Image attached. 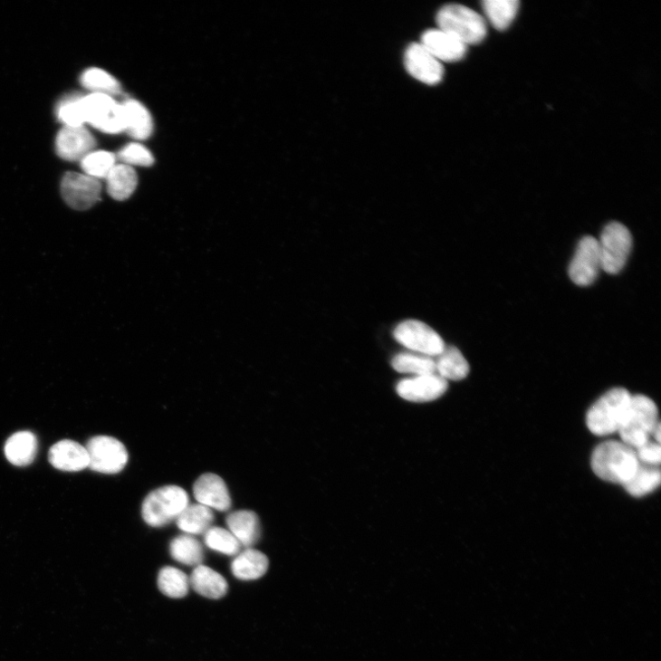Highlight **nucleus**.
I'll list each match as a JSON object with an SVG mask.
<instances>
[{
    "mask_svg": "<svg viewBox=\"0 0 661 661\" xmlns=\"http://www.w3.org/2000/svg\"><path fill=\"white\" fill-rule=\"evenodd\" d=\"M590 466L595 475L615 484H626L639 466L636 451L622 441H608L592 452Z\"/></svg>",
    "mask_w": 661,
    "mask_h": 661,
    "instance_id": "f257e3e1",
    "label": "nucleus"
},
{
    "mask_svg": "<svg viewBox=\"0 0 661 661\" xmlns=\"http://www.w3.org/2000/svg\"><path fill=\"white\" fill-rule=\"evenodd\" d=\"M631 399L632 395L627 388H615L608 390L589 409L586 417L588 429L599 436L618 433Z\"/></svg>",
    "mask_w": 661,
    "mask_h": 661,
    "instance_id": "f03ea898",
    "label": "nucleus"
},
{
    "mask_svg": "<svg viewBox=\"0 0 661 661\" xmlns=\"http://www.w3.org/2000/svg\"><path fill=\"white\" fill-rule=\"evenodd\" d=\"M658 424L656 404L645 395H632L629 409L618 431L621 441L636 450L650 441Z\"/></svg>",
    "mask_w": 661,
    "mask_h": 661,
    "instance_id": "7ed1b4c3",
    "label": "nucleus"
},
{
    "mask_svg": "<svg viewBox=\"0 0 661 661\" xmlns=\"http://www.w3.org/2000/svg\"><path fill=\"white\" fill-rule=\"evenodd\" d=\"M438 29L443 30L465 43L478 44L487 35L484 19L475 11L459 5L442 7L436 15Z\"/></svg>",
    "mask_w": 661,
    "mask_h": 661,
    "instance_id": "20e7f679",
    "label": "nucleus"
},
{
    "mask_svg": "<svg viewBox=\"0 0 661 661\" xmlns=\"http://www.w3.org/2000/svg\"><path fill=\"white\" fill-rule=\"evenodd\" d=\"M188 504L189 497L184 489L168 485L147 496L142 505V515L150 526L162 527L177 520Z\"/></svg>",
    "mask_w": 661,
    "mask_h": 661,
    "instance_id": "39448f33",
    "label": "nucleus"
},
{
    "mask_svg": "<svg viewBox=\"0 0 661 661\" xmlns=\"http://www.w3.org/2000/svg\"><path fill=\"white\" fill-rule=\"evenodd\" d=\"M602 271L616 275L625 267L630 254L633 239L629 230L622 224L608 225L599 240Z\"/></svg>",
    "mask_w": 661,
    "mask_h": 661,
    "instance_id": "423d86ee",
    "label": "nucleus"
},
{
    "mask_svg": "<svg viewBox=\"0 0 661 661\" xmlns=\"http://www.w3.org/2000/svg\"><path fill=\"white\" fill-rule=\"evenodd\" d=\"M86 123L91 124L106 134H120L125 130V115L122 104H118L109 95L92 93L82 97Z\"/></svg>",
    "mask_w": 661,
    "mask_h": 661,
    "instance_id": "0eeeda50",
    "label": "nucleus"
},
{
    "mask_svg": "<svg viewBox=\"0 0 661 661\" xmlns=\"http://www.w3.org/2000/svg\"><path fill=\"white\" fill-rule=\"evenodd\" d=\"M89 454V468L103 474L120 473L128 462L125 445L116 438L99 436L91 438L86 446Z\"/></svg>",
    "mask_w": 661,
    "mask_h": 661,
    "instance_id": "6e6552de",
    "label": "nucleus"
},
{
    "mask_svg": "<svg viewBox=\"0 0 661 661\" xmlns=\"http://www.w3.org/2000/svg\"><path fill=\"white\" fill-rule=\"evenodd\" d=\"M394 338L406 348L427 357H438L445 345L426 323L417 320L403 321L394 330Z\"/></svg>",
    "mask_w": 661,
    "mask_h": 661,
    "instance_id": "1a4fd4ad",
    "label": "nucleus"
},
{
    "mask_svg": "<svg viewBox=\"0 0 661 661\" xmlns=\"http://www.w3.org/2000/svg\"><path fill=\"white\" fill-rule=\"evenodd\" d=\"M100 179L75 172L66 173L61 183L63 200L72 208L86 211L97 205L101 198Z\"/></svg>",
    "mask_w": 661,
    "mask_h": 661,
    "instance_id": "9d476101",
    "label": "nucleus"
},
{
    "mask_svg": "<svg viewBox=\"0 0 661 661\" xmlns=\"http://www.w3.org/2000/svg\"><path fill=\"white\" fill-rule=\"evenodd\" d=\"M600 271L602 262L599 240L585 236L580 241L570 262V278L576 285L587 287L597 281Z\"/></svg>",
    "mask_w": 661,
    "mask_h": 661,
    "instance_id": "9b49d317",
    "label": "nucleus"
},
{
    "mask_svg": "<svg viewBox=\"0 0 661 661\" xmlns=\"http://www.w3.org/2000/svg\"><path fill=\"white\" fill-rule=\"evenodd\" d=\"M407 72L417 81L429 85L439 84L444 77V66L420 43H411L405 54Z\"/></svg>",
    "mask_w": 661,
    "mask_h": 661,
    "instance_id": "f8f14e48",
    "label": "nucleus"
},
{
    "mask_svg": "<svg viewBox=\"0 0 661 661\" xmlns=\"http://www.w3.org/2000/svg\"><path fill=\"white\" fill-rule=\"evenodd\" d=\"M396 388L401 398L408 402L423 404L441 398L448 388V383L435 373L403 379Z\"/></svg>",
    "mask_w": 661,
    "mask_h": 661,
    "instance_id": "ddd939ff",
    "label": "nucleus"
},
{
    "mask_svg": "<svg viewBox=\"0 0 661 661\" xmlns=\"http://www.w3.org/2000/svg\"><path fill=\"white\" fill-rule=\"evenodd\" d=\"M95 146V139L85 126H64L55 140L57 155L68 161H81L93 152Z\"/></svg>",
    "mask_w": 661,
    "mask_h": 661,
    "instance_id": "4468645a",
    "label": "nucleus"
},
{
    "mask_svg": "<svg viewBox=\"0 0 661 661\" xmlns=\"http://www.w3.org/2000/svg\"><path fill=\"white\" fill-rule=\"evenodd\" d=\"M194 497L197 503L210 509L226 512L232 506V500L225 481L214 474H204L193 486Z\"/></svg>",
    "mask_w": 661,
    "mask_h": 661,
    "instance_id": "2eb2a0df",
    "label": "nucleus"
},
{
    "mask_svg": "<svg viewBox=\"0 0 661 661\" xmlns=\"http://www.w3.org/2000/svg\"><path fill=\"white\" fill-rule=\"evenodd\" d=\"M420 43L441 62L460 61L465 57L468 51L465 43L440 29L425 32Z\"/></svg>",
    "mask_w": 661,
    "mask_h": 661,
    "instance_id": "dca6fc26",
    "label": "nucleus"
},
{
    "mask_svg": "<svg viewBox=\"0 0 661 661\" xmlns=\"http://www.w3.org/2000/svg\"><path fill=\"white\" fill-rule=\"evenodd\" d=\"M48 458L53 468L62 472H81L90 465L86 447L72 440H62L53 445Z\"/></svg>",
    "mask_w": 661,
    "mask_h": 661,
    "instance_id": "f3484780",
    "label": "nucleus"
},
{
    "mask_svg": "<svg viewBox=\"0 0 661 661\" xmlns=\"http://www.w3.org/2000/svg\"><path fill=\"white\" fill-rule=\"evenodd\" d=\"M189 582L191 588L202 597L218 600L225 597L228 583L225 578L215 570L200 565L193 570Z\"/></svg>",
    "mask_w": 661,
    "mask_h": 661,
    "instance_id": "a211bd4d",
    "label": "nucleus"
},
{
    "mask_svg": "<svg viewBox=\"0 0 661 661\" xmlns=\"http://www.w3.org/2000/svg\"><path fill=\"white\" fill-rule=\"evenodd\" d=\"M228 531L241 546L251 549L260 539L261 528L257 514L252 511H236L226 517Z\"/></svg>",
    "mask_w": 661,
    "mask_h": 661,
    "instance_id": "6ab92c4d",
    "label": "nucleus"
},
{
    "mask_svg": "<svg viewBox=\"0 0 661 661\" xmlns=\"http://www.w3.org/2000/svg\"><path fill=\"white\" fill-rule=\"evenodd\" d=\"M125 130L137 140L148 139L153 132L154 123L149 110L136 100H128L123 104Z\"/></svg>",
    "mask_w": 661,
    "mask_h": 661,
    "instance_id": "aec40b11",
    "label": "nucleus"
},
{
    "mask_svg": "<svg viewBox=\"0 0 661 661\" xmlns=\"http://www.w3.org/2000/svg\"><path fill=\"white\" fill-rule=\"evenodd\" d=\"M37 450V438L29 431L13 435L6 442L5 448L7 459L17 467H26L32 465Z\"/></svg>",
    "mask_w": 661,
    "mask_h": 661,
    "instance_id": "412c9836",
    "label": "nucleus"
},
{
    "mask_svg": "<svg viewBox=\"0 0 661 661\" xmlns=\"http://www.w3.org/2000/svg\"><path fill=\"white\" fill-rule=\"evenodd\" d=\"M270 561L262 552L246 549L232 561L231 570L241 580H254L267 573Z\"/></svg>",
    "mask_w": 661,
    "mask_h": 661,
    "instance_id": "4be33fe9",
    "label": "nucleus"
},
{
    "mask_svg": "<svg viewBox=\"0 0 661 661\" xmlns=\"http://www.w3.org/2000/svg\"><path fill=\"white\" fill-rule=\"evenodd\" d=\"M105 179L109 195L119 202L127 200L139 185L136 170L124 164H116Z\"/></svg>",
    "mask_w": 661,
    "mask_h": 661,
    "instance_id": "5701e85b",
    "label": "nucleus"
},
{
    "mask_svg": "<svg viewBox=\"0 0 661 661\" xmlns=\"http://www.w3.org/2000/svg\"><path fill=\"white\" fill-rule=\"evenodd\" d=\"M215 521L212 509L200 503L188 504L177 518L180 531L187 535H205Z\"/></svg>",
    "mask_w": 661,
    "mask_h": 661,
    "instance_id": "b1692460",
    "label": "nucleus"
},
{
    "mask_svg": "<svg viewBox=\"0 0 661 661\" xmlns=\"http://www.w3.org/2000/svg\"><path fill=\"white\" fill-rule=\"evenodd\" d=\"M436 372L446 381H459L467 378L470 365L456 348L445 347L436 361Z\"/></svg>",
    "mask_w": 661,
    "mask_h": 661,
    "instance_id": "393cba45",
    "label": "nucleus"
},
{
    "mask_svg": "<svg viewBox=\"0 0 661 661\" xmlns=\"http://www.w3.org/2000/svg\"><path fill=\"white\" fill-rule=\"evenodd\" d=\"M169 551L176 561L186 566H200L205 559L201 542L190 535L175 538L170 543Z\"/></svg>",
    "mask_w": 661,
    "mask_h": 661,
    "instance_id": "a878e982",
    "label": "nucleus"
},
{
    "mask_svg": "<svg viewBox=\"0 0 661 661\" xmlns=\"http://www.w3.org/2000/svg\"><path fill=\"white\" fill-rule=\"evenodd\" d=\"M519 6L518 0H484L483 3L488 21L499 31L507 29L513 24Z\"/></svg>",
    "mask_w": 661,
    "mask_h": 661,
    "instance_id": "bb28decb",
    "label": "nucleus"
},
{
    "mask_svg": "<svg viewBox=\"0 0 661 661\" xmlns=\"http://www.w3.org/2000/svg\"><path fill=\"white\" fill-rule=\"evenodd\" d=\"M660 483L659 467L639 465L635 474L623 486L630 495L640 498L655 492Z\"/></svg>",
    "mask_w": 661,
    "mask_h": 661,
    "instance_id": "cd10ccee",
    "label": "nucleus"
},
{
    "mask_svg": "<svg viewBox=\"0 0 661 661\" xmlns=\"http://www.w3.org/2000/svg\"><path fill=\"white\" fill-rule=\"evenodd\" d=\"M158 585L166 597L180 599L186 597L190 588L189 578L174 567L163 568L158 577Z\"/></svg>",
    "mask_w": 661,
    "mask_h": 661,
    "instance_id": "c85d7f7f",
    "label": "nucleus"
},
{
    "mask_svg": "<svg viewBox=\"0 0 661 661\" xmlns=\"http://www.w3.org/2000/svg\"><path fill=\"white\" fill-rule=\"evenodd\" d=\"M392 368L400 373L417 376L430 375L436 372V360L425 355L402 353L393 358Z\"/></svg>",
    "mask_w": 661,
    "mask_h": 661,
    "instance_id": "c756f323",
    "label": "nucleus"
},
{
    "mask_svg": "<svg viewBox=\"0 0 661 661\" xmlns=\"http://www.w3.org/2000/svg\"><path fill=\"white\" fill-rule=\"evenodd\" d=\"M206 545L219 553L235 556L241 550V544L228 529L212 526L205 534Z\"/></svg>",
    "mask_w": 661,
    "mask_h": 661,
    "instance_id": "7c9ffc66",
    "label": "nucleus"
},
{
    "mask_svg": "<svg viewBox=\"0 0 661 661\" xmlns=\"http://www.w3.org/2000/svg\"><path fill=\"white\" fill-rule=\"evenodd\" d=\"M82 85L93 91L112 97L120 92V85L110 74L100 69L88 70L81 77Z\"/></svg>",
    "mask_w": 661,
    "mask_h": 661,
    "instance_id": "2f4dec72",
    "label": "nucleus"
},
{
    "mask_svg": "<svg viewBox=\"0 0 661 661\" xmlns=\"http://www.w3.org/2000/svg\"><path fill=\"white\" fill-rule=\"evenodd\" d=\"M115 165V155L106 151H93L81 160L86 175L98 179L106 178Z\"/></svg>",
    "mask_w": 661,
    "mask_h": 661,
    "instance_id": "473e14b6",
    "label": "nucleus"
},
{
    "mask_svg": "<svg viewBox=\"0 0 661 661\" xmlns=\"http://www.w3.org/2000/svg\"><path fill=\"white\" fill-rule=\"evenodd\" d=\"M57 116L65 126H84L86 121L82 107V97L72 96L64 99L58 106Z\"/></svg>",
    "mask_w": 661,
    "mask_h": 661,
    "instance_id": "72a5a7b5",
    "label": "nucleus"
},
{
    "mask_svg": "<svg viewBox=\"0 0 661 661\" xmlns=\"http://www.w3.org/2000/svg\"><path fill=\"white\" fill-rule=\"evenodd\" d=\"M118 158L121 164L129 167H150L154 164L155 159L152 153L139 143H131L124 147L119 153Z\"/></svg>",
    "mask_w": 661,
    "mask_h": 661,
    "instance_id": "f704fd0d",
    "label": "nucleus"
},
{
    "mask_svg": "<svg viewBox=\"0 0 661 661\" xmlns=\"http://www.w3.org/2000/svg\"><path fill=\"white\" fill-rule=\"evenodd\" d=\"M635 451L639 465L659 467L661 461L660 444L649 441Z\"/></svg>",
    "mask_w": 661,
    "mask_h": 661,
    "instance_id": "c9c22d12",
    "label": "nucleus"
}]
</instances>
